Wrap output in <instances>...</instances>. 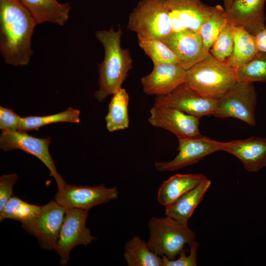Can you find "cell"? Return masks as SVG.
Listing matches in <instances>:
<instances>
[{
	"instance_id": "obj_1",
	"label": "cell",
	"mask_w": 266,
	"mask_h": 266,
	"mask_svg": "<svg viewBox=\"0 0 266 266\" xmlns=\"http://www.w3.org/2000/svg\"><path fill=\"white\" fill-rule=\"evenodd\" d=\"M35 19L20 0H0V51L6 64L25 66L33 54Z\"/></svg>"
},
{
	"instance_id": "obj_2",
	"label": "cell",
	"mask_w": 266,
	"mask_h": 266,
	"mask_svg": "<svg viewBox=\"0 0 266 266\" xmlns=\"http://www.w3.org/2000/svg\"><path fill=\"white\" fill-rule=\"evenodd\" d=\"M122 34L120 28L115 31L112 26L109 30H99L95 33L104 51L103 60L99 65V88L95 93V98L100 102L122 88L133 67L129 50L121 47Z\"/></svg>"
},
{
	"instance_id": "obj_3",
	"label": "cell",
	"mask_w": 266,
	"mask_h": 266,
	"mask_svg": "<svg viewBox=\"0 0 266 266\" xmlns=\"http://www.w3.org/2000/svg\"><path fill=\"white\" fill-rule=\"evenodd\" d=\"M233 68L209 53L187 70L185 83L200 95L219 99L236 83Z\"/></svg>"
},
{
	"instance_id": "obj_4",
	"label": "cell",
	"mask_w": 266,
	"mask_h": 266,
	"mask_svg": "<svg viewBox=\"0 0 266 266\" xmlns=\"http://www.w3.org/2000/svg\"><path fill=\"white\" fill-rule=\"evenodd\" d=\"M150 237L146 242L148 248L159 256L173 260L184 249L185 244L195 241L196 234L188 223L179 222L166 216L152 217L148 222Z\"/></svg>"
},
{
	"instance_id": "obj_5",
	"label": "cell",
	"mask_w": 266,
	"mask_h": 266,
	"mask_svg": "<svg viewBox=\"0 0 266 266\" xmlns=\"http://www.w3.org/2000/svg\"><path fill=\"white\" fill-rule=\"evenodd\" d=\"M127 28L137 35L162 40L172 32L165 0H141L130 13Z\"/></svg>"
},
{
	"instance_id": "obj_6",
	"label": "cell",
	"mask_w": 266,
	"mask_h": 266,
	"mask_svg": "<svg viewBox=\"0 0 266 266\" xmlns=\"http://www.w3.org/2000/svg\"><path fill=\"white\" fill-rule=\"evenodd\" d=\"M257 94L253 83L236 82L218 100L213 116L234 118L250 126L256 125Z\"/></svg>"
},
{
	"instance_id": "obj_7",
	"label": "cell",
	"mask_w": 266,
	"mask_h": 266,
	"mask_svg": "<svg viewBox=\"0 0 266 266\" xmlns=\"http://www.w3.org/2000/svg\"><path fill=\"white\" fill-rule=\"evenodd\" d=\"M89 210L66 209L59 237L54 249L60 256L61 266H66L71 250L79 245L87 246L97 237L91 234L86 222Z\"/></svg>"
},
{
	"instance_id": "obj_8",
	"label": "cell",
	"mask_w": 266,
	"mask_h": 266,
	"mask_svg": "<svg viewBox=\"0 0 266 266\" xmlns=\"http://www.w3.org/2000/svg\"><path fill=\"white\" fill-rule=\"evenodd\" d=\"M51 141V137L38 138L20 131L2 132L0 135V148L5 152L13 149L21 150L38 158L48 168L50 175L57 183L58 189H60L66 182L58 173L50 154L49 147Z\"/></svg>"
},
{
	"instance_id": "obj_9",
	"label": "cell",
	"mask_w": 266,
	"mask_h": 266,
	"mask_svg": "<svg viewBox=\"0 0 266 266\" xmlns=\"http://www.w3.org/2000/svg\"><path fill=\"white\" fill-rule=\"evenodd\" d=\"M66 208L54 199L41 206L38 215L32 220L21 223L22 227L37 239L41 248L54 249L58 240Z\"/></svg>"
},
{
	"instance_id": "obj_10",
	"label": "cell",
	"mask_w": 266,
	"mask_h": 266,
	"mask_svg": "<svg viewBox=\"0 0 266 266\" xmlns=\"http://www.w3.org/2000/svg\"><path fill=\"white\" fill-rule=\"evenodd\" d=\"M178 153L171 161L155 162L158 171H175L194 165L206 156L223 151L226 142L214 140L201 134L178 138Z\"/></svg>"
},
{
	"instance_id": "obj_11",
	"label": "cell",
	"mask_w": 266,
	"mask_h": 266,
	"mask_svg": "<svg viewBox=\"0 0 266 266\" xmlns=\"http://www.w3.org/2000/svg\"><path fill=\"white\" fill-rule=\"evenodd\" d=\"M118 194L116 187L108 188L103 184L90 186L66 183L62 188L58 189L54 200L66 209L89 210L116 199Z\"/></svg>"
},
{
	"instance_id": "obj_12",
	"label": "cell",
	"mask_w": 266,
	"mask_h": 266,
	"mask_svg": "<svg viewBox=\"0 0 266 266\" xmlns=\"http://www.w3.org/2000/svg\"><path fill=\"white\" fill-rule=\"evenodd\" d=\"M218 100L203 97L184 83L169 94L157 96L154 105L176 109L201 118L213 116Z\"/></svg>"
},
{
	"instance_id": "obj_13",
	"label": "cell",
	"mask_w": 266,
	"mask_h": 266,
	"mask_svg": "<svg viewBox=\"0 0 266 266\" xmlns=\"http://www.w3.org/2000/svg\"><path fill=\"white\" fill-rule=\"evenodd\" d=\"M172 25V32L191 30L199 33L209 18L213 6L200 0H165Z\"/></svg>"
},
{
	"instance_id": "obj_14",
	"label": "cell",
	"mask_w": 266,
	"mask_h": 266,
	"mask_svg": "<svg viewBox=\"0 0 266 266\" xmlns=\"http://www.w3.org/2000/svg\"><path fill=\"white\" fill-rule=\"evenodd\" d=\"M150 113L148 121L153 126L166 130L177 138L200 134L199 117L176 109L154 105Z\"/></svg>"
},
{
	"instance_id": "obj_15",
	"label": "cell",
	"mask_w": 266,
	"mask_h": 266,
	"mask_svg": "<svg viewBox=\"0 0 266 266\" xmlns=\"http://www.w3.org/2000/svg\"><path fill=\"white\" fill-rule=\"evenodd\" d=\"M187 70L172 64L154 65L152 71L141 79L143 92L157 96L170 93L186 81Z\"/></svg>"
},
{
	"instance_id": "obj_16",
	"label": "cell",
	"mask_w": 266,
	"mask_h": 266,
	"mask_svg": "<svg viewBox=\"0 0 266 266\" xmlns=\"http://www.w3.org/2000/svg\"><path fill=\"white\" fill-rule=\"evenodd\" d=\"M174 53L181 66L187 70L202 60L205 54L199 33L191 30L171 32L162 40Z\"/></svg>"
},
{
	"instance_id": "obj_17",
	"label": "cell",
	"mask_w": 266,
	"mask_h": 266,
	"mask_svg": "<svg viewBox=\"0 0 266 266\" xmlns=\"http://www.w3.org/2000/svg\"><path fill=\"white\" fill-rule=\"evenodd\" d=\"M266 0H233L226 11L228 21L242 27L255 35L266 28L264 7Z\"/></svg>"
},
{
	"instance_id": "obj_18",
	"label": "cell",
	"mask_w": 266,
	"mask_h": 266,
	"mask_svg": "<svg viewBox=\"0 0 266 266\" xmlns=\"http://www.w3.org/2000/svg\"><path fill=\"white\" fill-rule=\"evenodd\" d=\"M223 151L237 157L245 169L257 172L266 166V138L252 136L227 142Z\"/></svg>"
},
{
	"instance_id": "obj_19",
	"label": "cell",
	"mask_w": 266,
	"mask_h": 266,
	"mask_svg": "<svg viewBox=\"0 0 266 266\" xmlns=\"http://www.w3.org/2000/svg\"><path fill=\"white\" fill-rule=\"evenodd\" d=\"M211 184V181L206 178L197 186L180 196L172 203L165 206L166 216L179 222L188 223Z\"/></svg>"
},
{
	"instance_id": "obj_20",
	"label": "cell",
	"mask_w": 266,
	"mask_h": 266,
	"mask_svg": "<svg viewBox=\"0 0 266 266\" xmlns=\"http://www.w3.org/2000/svg\"><path fill=\"white\" fill-rule=\"evenodd\" d=\"M35 19L38 24L50 22L64 26L69 18L71 9L68 2L57 0H20Z\"/></svg>"
},
{
	"instance_id": "obj_21",
	"label": "cell",
	"mask_w": 266,
	"mask_h": 266,
	"mask_svg": "<svg viewBox=\"0 0 266 266\" xmlns=\"http://www.w3.org/2000/svg\"><path fill=\"white\" fill-rule=\"evenodd\" d=\"M206 178L204 175L200 173L173 175L164 181L159 188L157 201L165 207Z\"/></svg>"
},
{
	"instance_id": "obj_22",
	"label": "cell",
	"mask_w": 266,
	"mask_h": 266,
	"mask_svg": "<svg viewBox=\"0 0 266 266\" xmlns=\"http://www.w3.org/2000/svg\"><path fill=\"white\" fill-rule=\"evenodd\" d=\"M234 45L227 63L233 68L242 66L252 60L259 52L255 36L242 27L233 26Z\"/></svg>"
},
{
	"instance_id": "obj_23",
	"label": "cell",
	"mask_w": 266,
	"mask_h": 266,
	"mask_svg": "<svg viewBox=\"0 0 266 266\" xmlns=\"http://www.w3.org/2000/svg\"><path fill=\"white\" fill-rule=\"evenodd\" d=\"M123 256L129 266H163L162 257L151 250L138 236L126 243Z\"/></svg>"
},
{
	"instance_id": "obj_24",
	"label": "cell",
	"mask_w": 266,
	"mask_h": 266,
	"mask_svg": "<svg viewBox=\"0 0 266 266\" xmlns=\"http://www.w3.org/2000/svg\"><path fill=\"white\" fill-rule=\"evenodd\" d=\"M113 95L105 118L106 128L111 132L127 129L129 124V97L127 92L121 88Z\"/></svg>"
},
{
	"instance_id": "obj_25",
	"label": "cell",
	"mask_w": 266,
	"mask_h": 266,
	"mask_svg": "<svg viewBox=\"0 0 266 266\" xmlns=\"http://www.w3.org/2000/svg\"><path fill=\"white\" fill-rule=\"evenodd\" d=\"M80 111L78 109L69 107L61 112L53 115L22 117L18 131L27 132L32 130H38L41 127L58 122L78 123L80 122Z\"/></svg>"
},
{
	"instance_id": "obj_26",
	"label": "cell",
	"mask_w": 266,
	"mask_h": 266,
	"mask_svg": "<svg viewBox=\"0 0 266 266\" xmlns=\"http://www.w3.org/2000/svg\"><path fill=\"white\" fill-rule=\"evenodd\" d=\"M228 22L226 11L224 7L220 5L213 6L209 18L202 25L199 32L203 41L205 54L209 53L213 43Z\"/></svg>"
},
{
	"instance_id": "obj_27",
	"label": "cell",
	"mask_w": 266,
	"mask_h": 266,
	"mask_svg": "<svg viewBox=\"0 0 266 266\" xmlns=\"http://www.w3.org/2000/svg\"><path fill=\"white\" fill-rule=\"evenodd\" d=\"M41 206L28 203L13 196L0 211V221L9 219L21 223L30 221L38 215Z\"/></svg>"
},
{
	"instance_id": "obj_28",
	"label": "cell",
	"mask_w": 266,
	"mask_h": 266,
	"mask_svg": "<svg viewBox=\"0 0 266 266\" xmlns=\"http://www.w3.org/2000/svg\"><path fill=\"white\" fill-rule=\"evenodd\" d=\"M139 46L151 59L154 65L172 64L181 66L176 55L162 40L137 35Z\"/></svg>"
},
{
	"instance_id": "obj_29",
	"label": "cell",
	"mask_w": 266,
	"mask_h": 266,
	"mask_svg": "<svg viewBox=\"0 0 266 266\" xmlns=\"http://www.w3.org/2000/svg\"><path fill=\"white\" fill-rule=\"evenodd\" d=\"M233 70L237 82H266V53L259 51L249 62Z\"/></svg>"
},
{
	"instance_id": "obj_30",
	"label": "cell",
	"mask_w": 266,
	"mask_h": 266,
	"mask_svg": "<svg viewBox=\"0 0 266 266\" xmlns=\"http://www.w3.org/2000/svg\"><path fill=\"white\" fill-rule=\"evenodd\" d=\"M233 25L228 22L223 27L209 50V53L220 61L227 62L233 49Z\"/></svg>"
},
{
	"instance_id": "obj_31",
	"label": "cell",
	"mask_w": 266,
	"mask_h": 266,
	"mask_svg": "<svg viewBox=\"0 0 266 266\" xmlns=\"http://www.w3.org/2000/svg\"><path fill=\"white\" fill-rule=\"evenodd\" d=\"M189 245L190 250L188 255H186V251L184 249L179 253V258L176 260H170L165 256H162L163 266H196L198 243L194 241Z\"/></svg>"
},
{
	"instance_id": "obj_32",
	"label": "cell",
	"mask_w": 266,
	"mask_h": 266,
	"mask_svg": "<svg viewBox=\"0 0 266 266\" xmlns=\"http://www.w3.org/2000/svg\"><path fill=\"white\" fill-rule=\"evenodd\" d=\"M21 118L11 109L0 106V129L2 132L18 131Z\"/></svg>"
},
{
	"instance_id": "obj_33",
	"label": "cell",
	"mask_w": 266,
	"mask_h": 266,
	"mask_svg": "<svg viewBox=\"0 0 266 266\" xmlns=\"http://www.w3.org/2000/svg\"><path fill=\"white\" fill-rule=\"evenodd\" d=\"M18 180L15 173L4 174L0 177V211L13 195V189Z\"/></svg>"
},
{
	"instance_id": "obj_34",
	"label": "cell",
	"mask_w": 266,
	"mask_h": 266,
	"mask_svg": "<svg viewBox=\"0 0 266 266\" xmlns=\"http://www.w3.org/2000/svg\"><path fill=\"white\" fill-rule=\"evenodd\" d=\"M255 36L259 51L266 53V28Z\"/></svg>"
},
{
	"instance_id": "obj_35",
	"label": "cell",
	"mask_w": 266,
	"mask_h": 266,
	"mask_svg": "<svg viewBox=\"0 0 266 266\" xmlns=\"http://www.w3.org/2000/svg\"><path fill=\"white\" fill-rule=\"evenodd\" d=\"M233 0H223L224 7L226 11H228L231 7Z\"/></svg>"
}]
</instances>
